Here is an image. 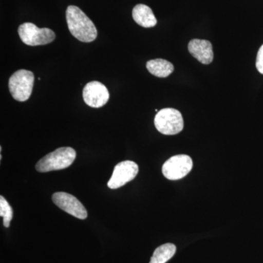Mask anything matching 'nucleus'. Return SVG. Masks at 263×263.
Instances as JSON below:
<instances>
[{
    "instance_id": "f257e3e1",
    "label": "nucleus",
    "mask_w": 263,
    "mask_h": 263,
    "mask_svg": "<svg viewBox=\"0 0 263 263\" xmlns=\"http://www.w3.org/2000/svg\"><path fill=\"white\" fill-rule=\"evenodd\" d=\"M66 19L71 34L81 42H93L98 37V30L94 23L75 5L67 8Z\"/></svg>"
},
{
    "instance_id": "f03ea898",
    "label": "nucleus",
    "mask_w": 263,
    "mask_h": 263,
    "mask_svg": "<svg viewBox=\"0 0 263 263\" xmlns=\"http://www.w3.org/2000/svg\"><path fill=\"white\" fill-rule=\"evenodd\" d=\"M76 152L71 147H62L43 157L36 164V170L40 173L59 171L67 168L76 160Z\"/></svg>"
},
{
    "instance_id": "7ed1b4c3",
    "label": "nucleus",
    "mask_w": 263,
    "mask_h": 263,
    "mask_svg": "<svg viewBox=\"0 0 263 263\" xmlns=\"http://www.w3.org/2000/svg\"><path fill=\"white\" fill-rule=\"evenodd\" d=\"M34 76L32 72L18 70L10 78L8 86L12 97L19 102L27 101L32 95Z\"/></svg>"
},
{
    "instance_id": "20e7f679",
    "label": "nucleus",
    "mask_w": 263,
    "mask_h": 263,
    "mask_svg": "<svg viewBox=\"0 0 263 263\" xmlns=\"http://www.w3.org/2000/svg\"><path fill=\"white\" fill-rule=\"evenodd\" d=\"M18 32L22 42L30 46L49 44L56 37V34L51 29L38 28L35 24L29 22L19 26Z\"/></svg>"
},
{
    "instance_id": "39448f33",
    "label": "nucleus",
    "mask_w": 263,
    "mask_h": 263,
    "mask_svg": "<svg viewBox=\"0 0 263 263\" xmlns=\"http://www.w3.org/2000/svg\"><path fill=\"white\" fill-rule=\"evenodd\" d=\"M155 125L162 134L174 136L182 131V115L179 110L174 108L162 109L155 116Z\"/></svg>"
},
{
    "instance_id": "423d86ee",
    "label": "nucleus",
    "mask_w": 263,
    "mask_h": 263,
    "mask_svg": "<svg viewBox=\"0 0 263 263\" xmlns=\"http://www.w3.org/2000/svg\"><path fill=\"white\" fill-rule=\"evenodd\" d=\"M191 157L186 155H179L171 157L162 166V174L169 180L183 179L193 169Z\"/></svg>"
},
{
    "instance_id": "0eeeda50",
    "label": "nucleus",
    "mask_w": 263,
    "mask_h": 263,
    "mask_svg": "<svg viewBox=\"0 0 263 263\" xmlns=\"http://www.w3.org/2000/svg\"><path fill=\"white\" fill-rule=\"evenodd\" d=\"M138 164L133 161L119 162L114 167L113 174L108 182V187L111 190L122 187L126 183L133 181L138 175Z\"/></svg>"
},
{
    "instance_id": "6e6552de",
    "label": "nucleus",
    "mask_w": 263,
    "mask_h": 263,
    "mask_svg": "<svg viewBox=\"0 0 263 263\" xmlns=\"http://www.w3.org/2000/svg\"><path fill=\"white\" fill-rule=\"evenodd\" d=\"M52 200L62 211L78 219H85L87 218V212L84 205L70 194L62 192L54 193L52 196Z\"/></svg>"
},
{
    "instance_id": "1a4fd4ad",
    "label": "nucleus",
    "mask_w": 263,
    "mask_h": 263,
    "mask_svg": "<svg viewBox=\"0 0 263 263\" xmlns=\"http://www.w3.org/2000/svg\"><path fill=\"white\" fill-rule=\"evenodd\" d=\"M83 98L86 105L98 108L108 103L110 95L105 85L99 81H91L84 86Z\"/></svg>"
},
{
    "instance_id": "9d476101",
    "label": "nucleus",
    "mask_w": 263,
    "mask_h": 263,
    "mask_svg": "<svg viewBox=\"0 0 263 263\" xmlns=\"http://www.w3.org/2000/svg\"><path fill=\"white\" fill-rule=\"evenodd\" d=\"M192 56L204 65H209L214 60V51L212 43L205 40L193 39L188 45Z\"/></svg>"
},
{
    "instance_id": "9b49d317",
    "label": "nucleus",
    "mask_w": 263,
    "mask_h": 263,
    "mask_svg": "<svg viewBox=\"0 0 263 263\" xmlns=\"http://www.w3.org/2000/svg\"><path fill=\"white\" fill-rule=\"evenodd\" d=\"M133 18L138 25L145 28H151L157 25V18L153 11L146 5H136L133 10Z\"/></svg>"
},
{
    "instance_id": "f8f14e48",
    "label": "nucleus",
    "mask_w": 263,
    "mask_h": 263,
    "mask_svg": "<svg viewBox=\"0 0 263 263\" xmlns=\"http://www.w3.org/2000/svg\"><path fill=\"white\" fill-rule=\"evenodd\" d=\"M146 68L153 76L166 78L174 71V66L171 62L162 59H156L147 62Z\"/></svg>"
},
{
    "instance_id": "ddd939ff",
    "label": "nucleus",
    "mask_w": 263,
    "mask_h": 263,
    "mask_svg": "<svg viewBox=\"0 0 263 263\" xmlns=\"http://www.w3.org/2000/svg\"><path fill=\"white\" fill-rule=\"evenodd\" d=\"M176 247L173 243H165L157 247L151 258L149 263H165L174 257Z\"/></svg>"
},
{
    "instance_id": "4468645a",
    "label": "nucleus",
    "mask_w": 263,
    "mask_h": 263,
    "mask_svg": "<svg viewBox=\"0 0 263 263\" xmlns=\"http://www.w3.org/2000/svg\"><path fill=\"white\" fill-rule=\"evenodd\" d=\"M0 216L3 217V224L5 228H9L10 221L13 217V211L2 195L0 196Z\"/></svg>"
},
{
    "instance_id": "2eb2a0df",
    "label": "nucleus",
    "mask_w": 263,
    "mask_h": 263,
    "mask_svg": "<svg viewBox=\"0 0 263 263\" xmlns=\"http://www.w3.org/2000/svg\"><path fill=\"white\" fill-rule=\"evenodd\" d=\"M256 67H257V70L263 75V45L259 48L258 53H257Z\"/></svg>"
}]
</instances>
